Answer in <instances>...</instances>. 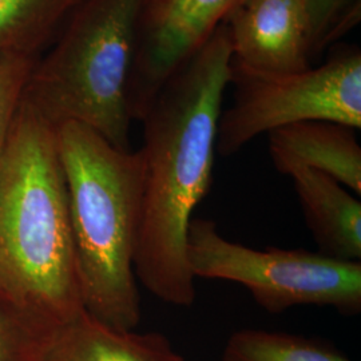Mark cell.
I'll use <instances>...</instances> for the list:
<instances>
[{"instance_id": "5b68a950", "label": "cell", "mask_w": 361, "mask_h": 361, "mask_svg": "<svg viewBox=\"0 0 361 361\" xmlns=\"http://www.w3.org/2000/svg\"><path fill=\"white\" fill-rule=\"evenodd\" d=\"M186 259L194 279L245 286L269 313L300 305L329 307L344 316L361 312V261H343L305 249H255L233 243L210 219H192Z\"/></svg>"}, {"instance_id": "9c48e42d", "label": "cell", "mask_w": 361, "mask_h": 361, "mask_svg": "<svg viewBox=\"0 0 361 361\" xmlns=\"http://www.w3.org/2000/svg\"><path fill=\"white\" fill-rule=\"evenodd\" d=\"M274 168L286 176L292 169L320 171L361 194V147L356 129L326 121L298 122L268 134Z\"/></svg>"}, {"instance_id": "e0dca14e", "label": "cell", "mask_w": 361, "mask_h": 361, "mask_svg": "<svg viewBox=\"0 0 361 361\" xmlns=\"http://www.w3.org/2000/svg\"><path fill=\"white\" fill-rule=\"evenodd\" d=\"M243 1H244V0H243ZM243 1H241V3H243Z\"/></svg>"}, {"instance_id": "2e32d148", "label": "cell", "mask_w": 361, "mask_h": 361, "mask_svg": "<svg viewBox=\"0 0 361 361\" xmlns=\"http://www.w3.org/2000/svg\"><path fill=\"white\" fill-rule=\"evenodd\" d=\"M310 20L312 54L355 25L360 0H307Z\"/></svg>"}, {"instance_id": "ba28073f", "label": "cell", "mask_w": 361, "mask_h": 361, "mask_svg": "<svg viewBox=\"0 0 361 361\" xmlns=\"http://www.w3.org/2000/svg\"><path fill=\"white\" fill-rule=\"evenodd\" d=\"M224 25L231 39L233 68L283 75L310 67L307 0H244Z\"/></svg>"}, {"instance_id": "277c9868", "label": "cell", "mask_w": 361, "mask_h": 361, "mask_svg": "<svg viewBox=\"0 0 361 361\" xmlns=\"http://www.w3.org/2000/svg\"><path fill=\"white\" fill-rule=\"evenodd\" d=\"M142 0H80L37 59L26 99L56 128L77 122L129 150V85Z\"/></svg>"}, {"instance_id": "4fadbf2b", "label": "cell", "mask_w": 361, "mask_h": 361, "mask_svg": "<svg viewBox=\"0 0 361 361\" xmlns=\"http://www.w3.org/2000/svg\"><path fill=\"white\" fill-rule=\"evenodd\" d=\"M222 361L352 360L316 338L264 329H241L226 341Z\"/></svg>"}, {"instance_id": "6da1fadb", "label": "cell", "mask_w": 361, "mask_h": 361, "mask_svg": "<svg viewBox=\"0 0 361 361\" xmlns=\"http://www.w3.org/2000/svg\"><path fill=\"white\" fill-rule=\"evenodd\" d=\"M231 80V39L221 25L169 78L141 119L145 188L134 271L149 293L171 305L195 301L188 229L212 183L222 99Z\"/></svg>"}, {"instance_id": "3957f363", "label": "cell", "mask_w": 361, "mask_h": 361, "mask_svg": "<svg viewBox=\"0 0 361 361\" xmlns=\"http://www.w3.org/2000/svg\"><path fill=\"white\" fill-rule=\"evenodd\" d=\"M83 310L118 331L141 322L134 271L142 222L145 161L77 122L56 126Z\"/></svg>"}, {"instance_id": "8992f818", "label": "cell", "mask_w": 361, "mask_h": 361, "mask_svg": "<svg viewBox=\"0 0 361 361\" xmlns=\"http://www.w3.org/2000/svg\"><path fill=\"white\" fill-rule=\"evenodd\" d=\"M233 104L221 113L217 153L229 157L261 134L298 122L361 128V52L345 49L308 70L261 75L232 67Z\"/></svg>"}, {"instance_id": "30bf717a", "label": "cell", "mask_w": 361, "mask_h": 361, "mask_svg": "<svg viewBox=\"0 0 361 361\" xmlns=\"http://www.w3.org/2000/svg\"><path fill=\"white\" fill-rule=\"evenodd\" d=\"M307 226L319 253L343 261H361V202L341 183L316 170L292 169Z\"/></svg>"}, {"instance_id": "8fae6325", "label": "cell", "mask_w": 361, "mask_h": 361, "mask_svg": "<svg viewBox=\"0 0 361 361\" xmlns=\"http://www.w3.org/2000/svg\"><path fill=\"white\" fill-rule=\"evenodd\" d=\"M40 361H185L168 337L158 332L118 331L85 310L54 331Z\"/></svg>"}, {"instance_id": "7c38bea8", "label": "cell", "mask_w": 361, "mask_h": 361, "mask_svg": "<svg viewBox=\"0 0 361 361\" xmlns=\"http://www.w3.org/2000/svg\"><path fill=\"white\" fill-rule=\"evenodd\" d=\"M79 1L0 0V58H37Z\"/></svg>"}, {"instance_id": "7a4b0ae2", "label": "cell", "mask_w": 361, "mask_h": 361, "mask_svg": "<svg viewBox=\"0 0 361 361\" xmlns=\"http://www.w3.org/2000/svg\"><path fill=\"white\" fill-rule=\"evenodd\" d=\"M0 293L49 334L85 310L56 128L26 97L0 159Z\"/></svg>"}, {"instance_id": "52a82bcc", "label": "cell", "mask_w": 361, "mask_h": 361, "mask_svg": "<svg viewBox=\"0 0 361 361\" xmlns=\"http://www.w3.org/2000/svg\"><path fill=\"white\" fill-rule=\"evenodd\" d=\"M243 0H142L129 85L133 121Z\"/></svg>"}, {"instance_id": "9a60e30c", "label": "cell", "mask_w": 361, "mask_h": 361, "mask_svg": "<svg viewBox=\"0 0 361 361\" xmlns=\"http://www.w3.org/2000/svg\"><path fill=\"white\" fill-rule=\"evenodd\" d=\"M37 59L31 56L0 58V159Z\"/></svg>"}, {"instance_id": "5bb4252c", "label": "cell", "mask_w": 361, "mask_h": 361, "mask_svg": "<svg viewBox=\"0 0 361 361\" xmlns=\"http://www.w3.org/2000/svg\"><path fill=\"white\" fill-rule=\"evenodd\" d=\"M50 335L0 293V361H40Z\"/></svg>"}]
</instances>
